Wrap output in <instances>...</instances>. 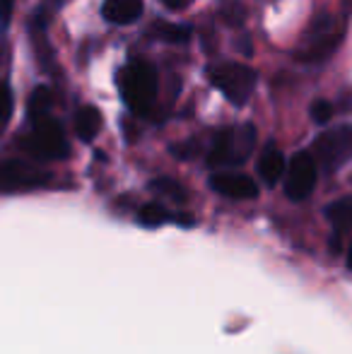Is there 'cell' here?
Masks as SVG:
<instances>
[{
  "label": "cell",
  "instance_id": "obj_1",
  "mask_svg": "<svg viewBox=\"0 0 352 354\" xmlns=\"http://www.w3.org/2000/svg\"><path fill=\"white\" fill-rule=\"evenodd\" d=\"M118 92L128 109L136 113H150L157 99V75L152 66L133 61L118 71Z\"/></svg>",
  "mask_w": 352,
  "mask_h": 354
},
{
  "label": "cell",
  "instance_id": "obj_2",
  "mask_svg": "<svg viewBox=\"0 0 352 354\" xmlns=\"http://www.w3.org/2000/svg\"><path fill=\"white\" fill-rule=\"evenodd\" d=\"M256 147V128L244 123V126L225 128L215 136L212 147L207 152V167L212 169H227L239 167L251 157Z\"/></svg>",
  "mask_w": 352,
  "mask_h": 354
},
{
  "label": "cell",
  "instance_id": "obj_3",
  "mask_svg": "<svg viewBox=\"0 0 352 354\" xmlns=\"http://www.w3.org/2000/svg\"><path fill=\"white\" fill-rule=\"evenodd\" d=\"M19 147L37 159H66L71 152L63 128L51 116L32 121V131L19 140Z\"/></svg>",
  "mask_w": 352,
  "mask_h": 354
},
{
  "label": "cell",
  "instance_id": "obj_4",
  "mask_svg": "<svg viewBox=\"0 0 352 354\" xmlns=\"http://www.w3.org/2000/svg\"><path fill=\"white\" fill-rule=\"evenodd\" d=\"M340 41H343V24L331 15H324V17L314 19L304 37V44L297 51V58L302 63H324L326 58L333 56Z\"/></svg>",
  "mask_w": 352,
  "mask_h": 354
},
{
  "label": "cell",
  "instance_id": "obj_5",
  "mask_svg": "<svg viewBox=\"0 0 352 354\" xmlns=\"http://www.w3.org/2000/svg\"><path fill=\"white\" fill-rule=\"evenodd\" d=\"M256 75L254 68L241 66V63H225L210 71V82L230 99L234 106H244L246 99L254 94L256 89Z\"/></svg>",
  "mask_w": 352,
  "mask_h": 354
},
{
  "label": "cell",
  "instance_id": "obj_6",
  "mask_svg": "<svg viewBox=\"0 0 352 354\" xmlns=\"http://www.w3.org/2000/svg\"><path fill=\"white\" fill-rule=\"evenodd\" d=\"M51 174L22 159L0 162V193H29L48 186Z\"/></svg>",
  "mask_w": 352,
  "mask_h": 354
},
{
  "label": "cell",
  "instance_id": "obj_7",
  "mask_svg": "<svg viewBox=\"0 0 352 354\" xmlns=\"http://www.w3.org/2000/svg\"><path fill=\"white\" fill-rule=\"evenodd\" d=\"M314 159L326 171H338L352 159V126H340L326 131L314 142Z\"/></svg>",
  "mask_w": 352,
  "mask_h": 354
},
{
  "label": "cell",
  "instance_id": "obj_8",
  "mask_svg": "<svg viewBox=\"0 0 352 354\" xmlns=\"http://www.w3.org/2000/svg\"><path fill=\"white\" fill-rule=\"evenodd\" d=\"M319 178L316 159L309 152H297L287 164V178H285V193L290 201L299 203L311 196Z\"/></svg>",
  "mask_w": 352,
  "mask_h": 354
},
{
  "label": "cell",
  "instance_id": "obj_9",
  "mask_svg": "<svg viewBox=\"0 0 352 354\" xmlns=\"http://www.w3.org/2000/svg\"><path fill=\"white\" fill-rule=\"evenodd\" d=\"M210 188L232 201H254L259 196V186L254 178L237 171H217L215 176H210Z\"/></svg>",
  "mask_w": 352,
  "mask_h": 354
},
{
  "label": "cell",
  "instance_id": "obj_10",
  "mask_svg": "<svg viewBox=\"0 0 352 354\" xmlns=\"http://www.w3.org/2000/svg\"><path fill=\"white\" fill-rule=\"evenodd\" d=\"M102 15L111 24H133L142 15V0H106Z\"/></svg>",
  "mask_w": 352,
  "mask_h": 354
},
{
  "label": "cell",
  "instance_id": "obj_11",
  "mask_svg": "<svg viewBox=\"0 0 352 354\" xmlns=\"http://www.w3.org/2000/svg\"><path fill=\"white\" fill-rule=\"evenodd\" d=\"M287 171L285 154L275 147V145H268L259 157V176L263 178L266 186H275Z\"/></svg>",
  "mask_w": 352,
  "mask_h": 354
},
{
  "label": "cell",
  "instance_id": "obj_12",
  "mask_svg": "<svg viewBox=\"0 0 352 354\" xmlns=\"http://www.w3.org/2000/svg\"><path fill=\"white\" fill-rule=\"evenodd\" d=\"M102 131V113L94 106H82L75 113V133L82 142H92Z\"/></svg>",
  "mask_w": 352,
  "mask_h": 354
},
{
  "label": "cell",
  "instance_id": "obj_13",
  "mask_svg": "<svg viewBox=\"0 0 352 354\" xmlns=\"http://www.w3.org/2000/svg\"><path fill=\"white\" fill-rule=\"evenodd\" d=\"M51 106H53V99H51V89L48 87H37L29 97L27 104V113L32 121H39V118H46L51 116Z\"/></svg>",
  "mask_w": 352,
  "mask_h": 354
},
{
  "label": "cell",
  "instance_id": "obj_14",
  "mask_svg": "<svg viewBox=\"0 0 352 354\" xmlns=\"http://www.w3.org/2000/svg\"><path fill=\"white\" fill-rule=\"evenodd\" d=\"M326 217L338 229H352V196L331 203V205L326 207Z\"/></svg>",
  "mask_w": 352,
  "mask_h": 354
},
{
  "label": "cell",
  "instance_id": "obj_15",
  "mask_svg": "<svg viewBox=\"0 0 352 354\" xmlns=\"http://www.w3.org/2000/svg\"><path fill=\"white\" fill-rule=\"evenodd\" d=\"M172 217H174V214L167 212L160 203H147V205H142L140 212H138V222H140L142 227H147V229L162 227V224H167Z\"/></svg>",
  "mask_w": 352,
  "mask_h": 354
},
{
  "label": "cell",
  "instance_id": "obj_16",
  "mask_svg": "<svg viewBox=\"0 0 352 354\" xmlns=\"http://www.w3.org/2000/svg\"><path fill=\"white\" fill-rule=\"evenodd\" d=\"M150 188L157 193V196H165V198H172L174 203H186L188 193L186 188L181 186L178 181H174V178H157V181L150 183Z\"/></svg>",
  "mask_w": 352,
  "mask_h": 354
},
{
  "label": "cell",
  "instance_id": "obj_17",
  "mask_svg": "<svg viewBox=\"0 0 352 354\" xmlns=\"http://www.w3.org/2000/svg\"><path fill=\"white\" fill-rule=\"evenodd\" d=\"M155 37H160L162 41H169V44H183V41H188V37H191V29L162 22L155 27Z\"/></svg>",
  "mask_w": 352,
  "mask_h": 354
},
{
  "label": "cell",
  "instance_id": "obj_18",
  "mask_svg": "<svg viewBox=\"0 0 352 354\" xmlns=\"http://www.w3.org/2000/svg\"><path fill=\"white\" fill-rule=\"evenodd\" d=\"M10 116H12V92H10V87L0 84V136L8 128Z\"/></svg>",
  "mask_w": 352,
  "mask_h": 354
},
{
  "label": "cell",
  "instance_id": "obj_19",
  "mask_svg": "<svg viewBox=\"0 0 352 354\" xmlns=\"http://www.w3.org/2000/svg\"><path fill=\"white\" fill-rule=\"evenodd\" d=\"M333 113H335L333 104H328L326 99H319V102L311 104V118H314V123H319V126L328 123L331 118H333Z\"/></svg>",
  "mask_w": 352,
  "mask_h": 354
},
{
  "label": "cell",
  "instance_id": "obj_20",
  "mask_svg": "<svg viewBox=\"0 0 352 354\" xmlns=\"http://www.w3.org/2000/svg\"><path fill=\"white\" fill-rule=\"evenodd\" d=\"M10 10H12V0H0V22H8L10 19Z\"/></svg>",
  "mask_w": 352,
  "mask_h": 354
},
{
  "label": "cell",
  "instance_id": "obj_21",
  "mask_svg": "<svg viewBox=\"0 0 352 354\" xmlns=\"http://www.w3.org/2000/svg\"><path fill=\"white\" fill-rule=\"evenodd\" d=\"M162 3H165L167 8H174L176 10V8H181V5L186 3V0H162Z\"/></svg>",
  "mask_w": 352,
  "mask_h": 354
},
{
  "label": "cell",
  "instance_id": "obj_22",
  "mask_svg": "<svg viewBox=\"0 0 352 354\" xmlns=\"http://www.w3.org/2000/svg\"><path fill=\"white\" fill-rule=\"evenodd\" d=\"M348 268H350V270H352V251L348 253Z\"/></svg>",
  "mask_w": 352,
  "mask_h": 354
},
{
  "label": "cell",
  "instance_id": "obj_23",
  "mask_svg": "<svg viewBox=\"0 0 352 354\" xmlns=\"http://www.w3.org/2000/svg\"><path fill=\"white\" fill-rule=\"evenodd\" d=\"M53 3H61V0H53Z\"/></svg>",
  "mask_w": 352,
  "mask_h": 354
}]
</instances>
